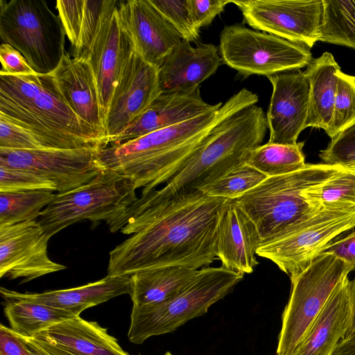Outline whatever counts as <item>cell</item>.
<instances>
[{
	"label": "cell",
	"instance_id": "6da1fadb",
	"mask_svg": "<svg viewBox=\"0 0 355 355\" xmlns=\"http://www.w3.org/2000/svg\"><path fill=\"white\" fill-rule=\"evenodd\" d=\"M228 199L200 190L141 196L108 226L132 235L110 252L107 275L182 266L207 267L216 259L218 223Z\"/></svg>",
	"mask_w": 355,
	"mask_h": 355
},
{
	"label": "cell",
	"instance_id": "7a4b0ae2",
	"mask_svg": "<svg viewBox=\"0 0 355 355\" xmlns=\"http://www.w3.org/2000/svg\"><path fill=\"white\" fill-rule=\"evenodd\" d=\"M258 101L256 94L243 88L216 110L122 144L100 148L97 164L101 170L131 180L136 189H142L141 196H145L179 172L218 123Z\"/></svg>",
	"mask_w": 355,
	"mask_h": 355
},
{
	"label": "cell",
	"instance_id": "3957f363",
	"mask_svg": "<svg viewBox=\"0 0 355 355\" xmlns=\"http://www.w3.org/2000/svg\"><path fill=\"white\" fill-rule=\"evenodd\" d=\"M0 113L44 137L55 148L107 146L105 137L65 103L50 73L0 74Z\"/></svg>",
	"mask_w": 355,
	"mask_h": 355
},
{
	"label": "cell",
	"instance_id": "277c9868",
	"mask_svg": "<svg viewBox=\"0 0 355 355\" xmlns=\"http://www.w3.org/2000/svg\"><path fill=\"white\" fill-rule=\"evenodd\" d=\"M267 130L266 114L257 105L225 118L213 128L203 146L157 193L170 196L199 190L216 180L245 164L250 153L262 144Z\"/></svg>",
	"mask_w": 355,
	"mask_h": 355
},
{
	"label": "cell",
	"instance_id": "5b68a950",
	"mask_svg": "<svg viewBox=\"0 0 355 355\" xmlns=\"http://www.w3.org/2000/svg\"><path fill=\"white\" fill-rule=\"evenodd\" d=\"M340 168L324 163L306 164L295 172L268 177L233 200L256 225L261 244L265 243L296 229L322 211L310 202L306 192Z\"/></svg>",
	"mask_w": 355,
	"mask_h": 355
},
{
	"label": "cell",
	"instance_id": "8992f818",
	"mask_svg": "<svg viewBox=\"0 0 355 355\" xmlns=\"http://www.w3.org/2000/svg\"><path fill=\"white\" fill-rule=\"evenodd\" d=\"M243 278L225 267H205L178 295L162 303L132 306L129 340L141 344L151 336L171 333L189 320L205 315Z\"/></svg>",
	"mask_w": 355,
	"mask_h": 355
},
{
	"label": "cell",
	"instance_id": "52a82bcc",
	"mask_svg": "<svg viewBox=\"0 0 355 355\" xmlns=\"http://www.w3.org/2000/svg\"><path fill=\"white\" fill-rule=\"evenodd\" d=\"M136 189L129 179L102 170L87 184L55 193L37 221L50 237L84 220L109 225L138 200Z\"/></svg>",
	"mask_w": 355,
	"mask_h": 355
},
{
	"label": "cell",
	"instance_id": "ba28073f",
	"mask_svg": "<svg viewBox=\"0 0 355 355\" xmlns=\"http://www.w3.org/2000/svg\"><path fill=\"white\" fill-rule=\"evenodd\" d=\"M65 31L43 0L0 1V37L19 51L33 70L51 73L64 52Z\"/></svg>",
	"mask_w": 355,
	"mask_h": 355
},
{
	"label": "cell",
	"instance_id": "9c48e42d",
	"mask_svg": "<svg viewBox=\"0 0 355 355\" xmlns=\"http://www.w3.org/2000/svg\"><path fill=\"white\" fill-rule=\"evenodd\" d=\"M352 267L322 252L291 279V291L282 316L277 355H291L304 338L339 282Z\"/></svg>",
	"mask_w": 355,
	"mask_h": 355
},
{
	"label": "cell",
	"instance_id": "30bf717a",
	"mask_svg": "<svg viewBox=\"0 0 355 355\" xmlns=\"http://www.w3.org/2000/svg\"><path fill=\"white\" fill-rule=\"evenodd\" d=\"M218 51L223 64L244 77L298 70L313 59L310 49L304 46L241 24L224 26Z\"/></svg>",
	"mask_w": 355,
	"mask_h": 355
},
{
	"label": "cell",
	"instance_id": "8fae6325",
	"mask_svg": "<svg viewBox=\"0 0 355 355\" xmlns=\"http://www.w3.org/2000/svg\"><path fill=\"white\" fill-rule=\"evenodd\" d=\"M355 227V207L324 209L296 229L261 244L257 255L295 278L335 238Z\"/></svg>",
	"mask_w": 355,
	"mask_h": 355
},
{
	"label": "cell",
	"instance_id": "7c38bea8",
	"mask_svg": "<svg viewBox=\"0 0 355 355\" xmlns=\"http://www.w3.org/2000/svg\"><path fill=\"white\" fill-rule=\"evenodd\" d=\"M243 22L311 49L318 41L322 0H232Z\"/></svg>",
	"mask_w": 355,
	"mask_h": 355
},
{
	"label": "cell",
	"instance_id": "4fadbf2b",
	"mask_svg": "<svg viewBox=\"0 0 355 355\" xmlns=\"http://www.w3.org/2000/svg\"><path fill=\"white\" fill-rule=\"evenodd\" d=\"M99 149L0 148V165L24 170L53 183L57 193L80 187L102 171L97 164Z\"/></svg>",
	"mask_w": 355,
	"mask_h": 355
},
{
	"label": "cell",
	"instance_id": "5bb4252c",
	"mask_svg": "<svg viewBox=\"0 0 355 355\" xmlns=\"http://www.w3.org/2000/svg\"><path fill=\"white\" fill-rule=\"evenodd\" d=\"M119 1L107 0L98 28L83 58L93 72L104 124L113 92L132 45L119 14Z\"/></svg>",
	"mask_w": 355,
	"mask_h": 355
},
{
	"label": "cell",
	"instance_id": "9a60e30c",
	"mask_svg": "<svg viewBox=\"0 0 355 355\" xmlns=\"http://www.w3.org/2000/svg\"><path fill=\"white\" fill-rule=\"evenodd\" d=\"M159 67L141 58L134 51L117 82L105 122L107 146L139 119L162 93Z\"/></svg>",
	"mask_w": 355,
	"mask_h": 355
},
{
	"label": "cell",
	"instance_id": "2e32d148",
	"mask_svg": "<svg viewBox=\"0 0 355 355\" xmlns=\"http://www.w3.org/2000/svg\"><path fill=\"white\" fill-rule=\"evenodd\" d=\"M37 220L0 225V277L25 283L62 270L47 250L50 239Z\"/></svg>",
	"mask_w": 355,
	"mask_h": 355
},
{
	"label": "cell",
	"instance_id": "e0dca14e",
	"mask_svg": "<svg viewBox=\"0 0 355 355\" xmlns=\"http://www.w3.org/2000/svg\"><path fill=\"white\" fill-rule=\"evenodd\" d=\"M118 9L133 51L159 67L182 40L180 33L150 0L119 1Z\"/></svg>",
	"mask_w": 355,
	"mask_h": 355
},
{
	"label": "cell",
	"instance_id": "ac0fdd59",
	"mask_svg": "<svg viewBox=\"0 0 355 355\" xmlns=\"http://www.w3.org/2000/svg\"><path fill=\"white\" fill-rule=\"evenodd\" d=\"M272 87L266 119L268 142L296 144L306 128L309 85L303 72L288 71L267 77Z\"/></svg>",
	"mask_w": 355,
	"mask_h": 355
},
{
	"label": "cell",
	"instance_id": "d6986e66",
	"mask_svg": "<svg viewBox=\"0 0 355 355\" xmlns=\"http://www.w3.org/2000/svg\"><path fill=\"white\" fill-rule=\"evenodd\" d=\"M31 338L49 355H129L107 329L80 316L54 324Z\"/></svg>",
	"mask_w": 355,
	"mask_h": 355
},
{
	"label": "cell",
	"instance_id": "ffe728a7",
	"mask_svg": "<svg viewBox=\"0 0 355 355\" xmlns=\"http://www.w3.org/2000/svg\"><path fill=\"white\" fill-rule=\"evenodd\" d=\"M50 75L55 89L71 110L105 138L96 83L88 62L71 58L65 51Z\"/></svg>",
	"mask_w": 355,
	"mask_h": 355
},
{
	"label": "cell",
	"instance_id": "44dd1931",
	"mask_svg": "<svg viewBox=\"0 0 355 355\" xmlns=\"http://www.w3.org/2000/svg\"><path fill=\"white\" fill-rule=\"evenodd\" d=\"M206 103L199 88L187 92L162 93L136 121L128 125L109 145H119L150 132L168 128L221 107Z\"/></svg>",
	"mask_w": 355,
	"mask_h": 355
},
{
	"label": "cell",
	"instance_id": "7402d4cb",
	"mask_svg": "<svg viewBox=\"0 0 355 355\" xmlns=\"http://www.w3.org/2000/svg\"><path fill=\"white\" fill-rule=\"evenodd\" d=\"M261 239L256 225L232 200H228L217 232L216 257L226 268L250 274L258 265L257 250Z\"/></svg>",
	"mask_w": 355,
	"mask_h": 355
},
{
	"label": "cell",
	"instance_id": "603a6c76",
	"mask_svg": "<svg viewBox=\"0 0 355 355\" xmlns=\"http://www.w3.org/2000/svg\"><path fill=\"white\" fill-rule=\"evenodd\" d=\"M223 64L218 47L202 44L195 47L182 40L159 68L162 93L187 92L213 75Z\"/></svg>",
	"mask_w": 355,
	"mask_h": 355
},
{
	"label": "cell",
	"instance_id": "cb8c5ba5",
	"mask_svg": "<svg viewBox=\"0 0 355 355\" xmlns=\"http://www.w3.org/2000/svg\"><path fill=\"white\" fill-rule=\"evenodd\" d=\"M130 276L107 275L96 282L68 289L22 293L1 287L0 293L5 300L36 302L79 315L87 308L121 295H130Z\"/></svg>",
	"mask_w": 355,
	"mask_h": 355
},
{
	"label": "cell",
	"instance_id": "d4e9b609",
	"mask_svg": "<svg viewBox=\"0 0 355 355\" xmlns=\"http://www.w3.org/2000/svg\"><path fill=\"white\" fill-rule=\"evenodd\" d=\"M349 280L347 275L336 286L291 355H332L349 328L351 312Z\"/></svg>",
	"mask_w": 355,
	"mask_h": 355
},
{
	"label": "cell",
	"instance_id": "484cf974",
	"mask_svg": "<svg viewBox=\"0 0 355 355\" xmlns=\"http://www.w3.org/2000/svg\"><path fill=\"white\" fill-rule=\"evenodd\" d=\"M340 67L329 52L313 58L303 73L309 85V102L306 128L328 130L334 107L338 72Z\"/></svg>",
	"mask_w": 355,
	"mask_h": 355
},
{
	"label": "cell",
	"instance_id": "4316f807",
	"mask_svg": "<svg viewBox=\"0 0 355 355\" xmlns=\"http://www.w3.org/2000/svg\"><path fill=\"white\" fill-rule=\"evenodd\" d=\"M198 270L169 266L137 271L130 275L133 306L167 301L180 293L195 278Z\"/></svg>",
	"mask_w": 355,
	"mask_h": 355
},
{
	"label": "cell",
	"instance_id": "83f0119b",
	"mask_svg": "<svg viewBox=\"0 0 355 355\" xmlns=\"http://www.w3.org/2000/svg\"><path fill=\"white\" fill-rule=\"evenodd\" d=\"M107 0L56 1L58 16L73 46V57L85 55L98 28Z\"/></svg>",
	"mask_w": 355,
	"mask_h": 355
},
{
	"label": "cell",
	"instance_id": "f1b7e54d",
	"mask_svg": "<svg viewBox=\"0 0 355 355\" xmlns=\"http://www.w3.org/2000/svg\"><path fill=\"white\" fill-rule=\"evenodd\" d=\"M5 315L10 329L17 335L32 338L40 332L76 315L42 303L24 300H6Z\"/></svg>",
	"mask_w": 355,
	"mask_h": 355
},
{
	"label": "cell",
	"instance_id": "f546056e",
	"mask_svg": "<svg viewBox=\"0 0 355 355\" xmlns=\"http://www.w3.org/2000/svg\"><path fill=\"white\" fill-rule=\"evenodd\" d=\"M304 144V141L293 145L267 142L252 150L245 164L268 177L291 173L306 165Z\"/></svg>",
	"mask_w": 355,
	"mask_h": 355
},
{
	"label": "cell",
	"instance_id": "4dcf8cb0",
	"mask_svg": "<svg viewBox=\"0 0 355 355\" xmlns=\"http://www.w3.org/2000/svg\"><path fill=\"white\" fill-rule=\"evenodd\" d=\"M318 41L355 49V0H322Z\"/></svg>",
	"mask_w": 355,
	"mask_h": 355
},
{
	"label": "cell",
	"instance_id": "1f68e13d",
	"mask_svg": "<svg viewBox=\"0 0 355 355\" xmlns=\"http://www.w3.org/2000/svg\"><path fill=\"white\" fill-rule=\"evenodd\" d=\"M306 195L320 210L355 207V168L341 167L330 178L311 187Z\"/></svg>",
	"mask_w": 355,
	"mask_h": 355
},
{
	"label": "cell",
	"instance_id": "d6a6232c",
	"mask_svg": "<svg viewBox=\"0 0 355 355\" xmlns=\"http://www.w3.org/2000/svg\"><path fill=\"white\" fill-rule=\"evenodd\" d=\"M54 196L47 190L0 192V225L37 220Z\"/></svg>",
	"mask_w": 355,
	"mask_h": 355
},
{
	"label": "cell",
	"instance_id": "836d02e7",
	"mask_svg": "<svg viewBox=\"0 0 355 355\" xmlns=\"http://www.w3.org/2000/svg\"><path fill=\"white\" fill-rule=\"evenodd\" d=\"M268 178L247 164H241L199 190L207 196L235 200Z\"/></svg>",
	"mask_w": 355,
	"mask_h": 355
},
{
	"label": "cell",
	"instance_id": "e575fe53",
	"mask_svg": "<svg viewBox=\"0 0 355 355\" xmlns=\"http://www.w3.org/2000/svg\"><path fill=\"white\" fill-rule=\"evenodd\" d=\"M331 123L325 133L334 138L355 123V76L340 71Z\"/></svg>",
	"mask_w": 355,
	"mask_h": 355
},
{
	"label": "cell",
	"instance_id": "d590c367",
	"mask_svg": "<svg viewBox=\"0 0 355 355\" xmlns=\"http://www.w3.org/2000/svg\"><path fill=\"white\" fill-rule=\"evenodd\" d=\"M0 148L41 150L55 148L44 137L0 113Z\"/></svg>",
	"mask_w": 355,
	"mask_h": 355
},
{
	"label": "cell",
	"instance_id": "8d00e7d4",
	"mask_svg": "<svg viewBox=\"0 0 355 355\" xmlns=\"http://www.w3.org/2000/svg\"><path fill=\"white\" fill-rule=\"evenodd\" d=\"M152 4L180 33L183 40L195 42L200 31L196 27L190 0H150Z\"/></svg>",
	"mask_w": 355,
	"mask_h": 355
},
{
	"label": "cell",
	"instance_id": "74e56055",
	"mask_svg": "<svg viewBox=\"0 0 355 355\" xmlns=\"http://www.w3.org/2000/svg\"><path fill=\"white\" fill-rule=\"evenodd\" d=\"M319 157L326 164L355 168V123L332 138Z\"/></svg>",
	"mask_w": 355,
	"mask_h": 355
},
{
	"label": "cell",
	"instance_id": "f35d334b",
	"mask_svg": "<svg viewBox=\"0 0 355 355\" xmlns=\"http://www.w3.org/2000/svg\"><path fill=\"white\" fill-rule=\"evenodd\" d=\"M56 191L53 183L31 172L0 165V192Z\"/></svg>",
	"mask_w": 355,
	"mask_h": 355
},
{
	"label": "cell",
	"instance_id": "ab89813d",
	"mask_svg": "<svg viewBox=\"0 0 355 355\" xmlns=\"http://www.w3.org/2000/svg\"><path fill=\"white\" fill-rule=\"evenodd\" d=\"M232 0H190L194 24L200 31L210 24Z\"/></svg>",
	"mask_w": 355,
	"mask_h": 355
},
{
	"label": "cell",
	"instance_id": "60d3db41",
	"mask_svg": "<svg viewBox=\"0 0 355 355\" xmlns=\"http://www.w3.org/2000/svg\"><path fill=\"white\" fill-rule=\"evenodd\" d=\"M0 74L28 75L36 73L24 56L12 46L2 43L0 46Z\"/></svg>",
	"mask_w": 355,
	"mask_h": 355
},
{
	"label": "cell",
	"instance_id": "b9f144b4",
	"mask_svg": "<svg viewBox=\"0 0 355 355\" xmlns=\"http://www.w3.org/2000/svg\"><path fill=\"white\" fill-rule=\"evenodd\" d=\"M322 252L334 255L350 265L355 271V227L332 240Z\"/></svg>",
	"mask_w": 355,
	"mask_h": 355
},
{
	"label": "cell",
	"instance_id": "7bdbcfd3",
	"mask_svg": "<svg viewBox=\"0 0 355 355\" xmlns=\"http://www.w3.org/2000/svg\"><path fill=\"white\" fill-rule=\"evenodd\" d=\"M0 355H33L26 343L10 328L0 326Z\"/></svg>",
	"mask_w": 355,
	"mask_h": 355
},
{
	"label": "cell",
	"instance_id": "ee69618b",
	"mask_svg": "<svg viewBox=\"0 0 355 355\" xmlns=\"http://www.w3.org/2000/svg\"><path fill=\"white\" fill-rule=\"evenodd\" d=\"M332 355H355V334L342 339Z\"/></svg>",
	"mask_w": 355,
	"mask_h": 355
},
{
	"label": "cell",
	"instance_id": "f6af8a7d",
	"mask_svg": "<svg viewBox=\"0 0 355 355\" xmlns=\"http://www.w3.org/2000/svg\"><path fill=\"white\" fill-rule=\"evenodd\" d=\"M349 293L351 312L349 322V328L345 337L350 336L355 334V275L352 280H349Z\"/></svg>",
	"mask_w": 355,
	"mask_h": 355
},
{
	"label": "cell",
	"instance_id": "bcb514c9",
	"mask_svg": "<svg viewBox=\"0 0 355 355\" xmlns=\"http://www.w3.org/2000/svg\"><path fill=\"white\" fill-rule=\"evenodd\" d=\"M19 336L26 343L33 355H49L43 349H42L31 338L21 336Z\"/></svg>",
	"mask_w": 355,
	"mask_h": 355
},
{
	"label": "cell",
	"instance_id": "7dc6e473",
	"mask_svg": "<svg viewBox=\"0 0 355 355\" xmlns=\"http://www.w3.org/2000/svg\"><path fill=\"white\" fill-rule=\"evenodd\" d=\"M164 355H173L170 352H166Z\"/></svg>",
	"mask_w": 355,
	"mask_h": 355
}]
</instances>
